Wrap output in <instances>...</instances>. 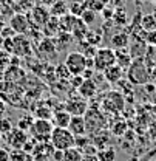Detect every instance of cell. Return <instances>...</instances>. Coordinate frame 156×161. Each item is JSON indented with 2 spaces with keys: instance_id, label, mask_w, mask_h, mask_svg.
<instances>
[{
  "instance_id": "obj_9",
  "label": "cell",
  "mask_w": 156,
  "mask_h": 161,
  "mask_svg": "<svg viewBox=\"0 0 156 161\" xmlns=\"http://www.w3.org/2000/svg\"><path fill=\"white\" fill-rule=\"evenodd\" d=\"M65 110L70 112L71 116H83L85 112L88 110V101L83 99L78 93V96H70L63 104Z\"/></svg>"
},
{
  "instance_id": "obj_46",
  "label": "cell",
  "mask_w": 156,
  "mask_h": 161,
  "mask_svg": "<svg viewBox=\"0 0 156 161\" xmlns=\"http://www.w3.org/2000/svg\"><path fill=\"white\" fill-rule=\"evenodd\" d=\"M0 161H11V155H9V150L2 147L0 146Z\"/></svg>"
},
{
  "instance_id": "obj_22",
  "label": "cell",
  "mask_w": 156,
  "mask_h": 161,
  "mask_svg": "<svg viewBox=\"0 0 156 161\" xmlns=\"http://www.w3.org/2000/svg\"><path fill=\"white\" fill-rule=\"evenodd\" d=\"M43 28V34H45V37H54V36H57L59 33H60V30H59V17H50L48 22L42 26Z\"/></svg>"
},
{
  "instance_id": "obj_38",
  "label": "cell",
  "mask_w": 156,
  "mask_h": 161,
  "mask_svg": "<svg viewBox=\"0 0 156 161\" xmlns=\"http://www.w3.org/2000/svg\"><path fill=\"white\" fill-rule=\"evenodd\" d=\"M14 127H13V124H11V121L6 119V118H3V119H0V133L5 136V135H8L11 130H13Z\"/></svg>"
},
{
  "instance_id": "obj_53",
  "label": "cell",
  "mask_w": 156,
  "mask_h": 161,
  "mask_svg": "<svg viewBox=\"0 0 156 161\" xmlns=\"http://www.w3.org/2000/svg\"><path fill=\"white\" fill-rule=\"evenodd\" d=\"M153 16H155V19H156V11H155V14H153Z\"/></svg>"
},
{
  "instance_id": "obj_15",
  "label": "cell",
  "mask_w": 156,
  "mask_h": 161,
  "mask_svg": "<svg viewBox=\"0 0 156 161\" xmlns=\"http://www.w3.org/2000/svg\"><path fill=\"white\" fill-rule=\"evenodd\" d=\"M78 93L87 101H91L93 98H96L98 95V84L94 82V79H83V82L80 84V87L78 88Z\"/></svg>"
},
{
  "instance_id": "obj_11",
  "label": "cell",
  "mask_w": 156,
  "mask_h": 161,
  "mask_svg": "<svg viewBox=\"0 0 156 161\" xmlns=\"http://www.w3.org/2000/svg\"><path fill=\"white\" fill-rule=\"evenodd\" d=\"M28 17H30V22H31L33 26L42 28V26L48 22V19L51 17V14H50V9H48L45 5H34V6L30 9Z\"/></svg>"
},
{
  "instance_id": "obj_12",
  "label": "cell",
  "mask_w": 156,
  "mask_h": 161,
  "mask_svg": "<svg viewBox=\"0 0 156 161\" xmlns=\"http://www.w3.org/2000/svg\"><path fill=\"white\" fill-rule=\"evenodd\" d=\"M28 138H30L28 132L20 130V129H17V127H14L8 135L3 136V141H6V144H8L9 149H22L23 144L28 141Z\"/></svg>"
},
{
  "instance_id": "obj_55",
  "label": "cell",
  "mask_w": 156,
  "mask_h": 161,
  "mask_svg": "<svg viewBox=\"0 0 156 161\" xmlns=\"http://www.w3.org/2000/svg\"><path fill=\"white\" fill-rule=\"evenodd\" d=\"M155 116H156V112H155Z\"/></svg>"
},
{
  "instance_id": "obj_23",
  "label": "cell",
  "mask_w": 156,
  "mask_h": 161,
  "mask_svg": "<svg viewBox=\"0 0 156 161\" xmlns=\"http://www.w3.org/2000/svg\"><path fill=\"white\" fill-rule=\"evenodd\" d=\"M76 19H78V17L73 16V14H70V13L65 14V16H62V17H59V30H60L62 33H70V34H71Z\"/></svg>"
},
{
  "instance_id": "obj_16",
  "label": "cell",
  "mask_w": 156,
  "mask_h": 161,
  "mask_svg": "<svg viewBox=\"0 0 156 161\" xmlns=\"http://www.w3.org/2000/svg\"><path fill=\"white\" fill-rule=\"evenodd\" d=\"M71 121V115L70 112L65 110V107H59L56 110H53V118H51V122L54 127H63V129H68V124Z\"/></svg>"
},
{
  "instance_id": "obj_18",
  "label": "cell",
  "mask_w": 156,
  "mask_h": 161,
  "mask_svg": "<svg viewBox=\"0 0 156 161\" xmlns=\"http://www.w3.org/2000/svg\"><path fill=\"white\" fill-rule=\"evenodd\" d=\"M68 130L74 135V136H82L87 135V125L83 116H71V121L68 124Z\"/></svg>"
},
{
  "instance_id": "obj_24",
  "label": "cell",
  "mask_w": 156,
  "mask_h": 161,
  "mask_svg": "<svg viewBox=\"0 0 156 161\" xmlns=\"http://www.w3.org/2000/svg\"><path fill=\"white\" fill-rule=\"evenodd\" d=\"M68 9H70V5L65 0H57L56 3H53L50 6V14L53 17H62V16H65V14L70 13Z\"/></svg>"
},
{
  "instance_id": "obj_42",
  "label": "cell",
  "mask_w": 156,
  "mask_h": 161,
  "mask_svg": "<svg viewBox=\"0 0 156 161\" xmlns=\"http://www.w3.org/2000/svg\"><path fill=\"white\" fill-rule=\"evenodd\" d=\"M82 82H83V76H82V75H76V76H71V78H70V84H71V87H73V88H76V90L80 87V84H82Z\"/></svg>"
},
{
  "instance_id": "obj_5",
  "label": "cell",
  "mask_w": 156,
  "mask_h": 161,
  "mask_svg": "<svg viewBox=\"0 0 156 161\" xmlns=\"http://www.w3.org/2000/svg\"><path fill=\"white\" fill-rule=\"evenodd\" d=\"M53 129H54V125H53L51 119H36L34 118L28 133L36 142H46L51 138Z\"/></svg>"
},
{
  "instance_id": "obj_35",
  "label": "cell",
  "mask_w": 156,
  "mask_h": 161,
  "mask_svg": "<svg viewBox=\"0 0 156 161\" xmlns=\"http://www.w3.org/2000/svg\"><path fill=\"white\" fill-rule=\"evenodd\" d=\"M80 19L83 20L88 26L90 25H93L94 22H96V19H98V14L96 13H93V11H90V9H85L83 13H82V16H80Z\"/></svg>"
},
{
  "instance_id": "obj_27",
  "label": "cell",
  "mask_w": 156,
  "mask_h": 161,
  "mask_svg": "<svg viewBox=\"0 0 156 161\" xmlns=\"http://www.w3.org/2000/svg\"><path fill=\"white\" fill-rule=\"evenodd\" d=\"M39 53L40 54H50V56H54L57 53V47L54 43V40L46 37L43 39L42 42L39 43Z\"/></svg>"
},
{
  "instance_id": "obj_1",
  "label": "cell",
  "mask_w": 156,
  "mask_h": 161,
  "mask_svg": "<svg viewBox=\"0 0 156 161\" xmlns=\"http://www.w3.org/2000/svg\"><path fill=\"white\" fill-rule=\"evenodd\" d=\"M150 78L152 71L144 58H136L132 60L130 67L127 68V79L132 85H145L147 82H150Z\"/></svg>"
},
{
  "instance_id": "obj_31",
  "label": "cell",
  "mask_w": 156,
  "mask_h": 161,
  "mask_svg": "<svg viewBox=\"0 0 156 161\" xmlns=\"http://www.w3.org/2000/svg\"><path fill=\"white\" fill-rule=\"evenodd\" d=\"M34 118L36 119H51L53 118V108L45 107V105H40L34 112Z\"/></svg>"
},
{
  "instance_id": "obj_33",
  "label": "cell",
  "mask_w": 156,
  "mask_h": 161,
  "mask_svg": "<svg viewBox=\"0 0 156 161\" xmlns=\"http://www.w3.org/2000/svg\"><path fill=\"white\" fill-rule=\"evenodd\" d=\"M33 121H34V116L33 115H25V116H22L19 121H17V129L20 130H25V132H28L30 130V127H31V124H33Z\"/></svg>"
},
{
  "instance_id": "obj_6",
  "label": "cell",
  "mask_w": 156,
  "mask_h": 161,
  "mask_svg": "<svg viewBox=\"0 0 156 161\" xmlns=\"http://www.w3.org/2000/svg\"><path fill=\"white\" fill-rule=\"evenodd\" d=\"M50 142H51L53 147L57 149V150H67V149L74 147L76 136H74L68 129H63V127H54L53 132H51Z\"/></svg>"
},
{
  "instance_id": "obj_56",
  "label": "cell",
  "mask_w": 156,
  "mask_h": 161,
  "mask_svg": "<svg viewBox=\"0 0 156 161\" xmlns=\"http://www.w3.org/2000/svg\"><path fill=\"white\" fill-rule=\"evenodd\" d=\"M155 161H156V160H155Z\"/></svg>"
},
{
  "instance_id": "obj_26",
  "label": "cell",
  "mask_w": 156,
  "mask_h": 161,
  "mask_svg": "<svg viewBox=\"0 0 156 161\" xmlns=\"http://www.w3.org/2000/svg\"><path fill=\"white\" fill-rule=\"evenodd\" d=\"M108 2L110 0H82L83 3V8L85 9H90L93 13H102V9H105L108 6Z\"/></svg>"
},
{
  "instance_id": "obj_43",
  "label": "cell",
  "mask_w": 156,
  "mask_h": 161,
  "mask_svg": "<svg viewBox=\"0 0 156 161\" xmlns=\"http://www.w3.org/2000/svg\"><path fill=\"white\" fill-rule=\"evenodd\" d=\"M8 62H9V56L5 51H0V71L5 70V67L8 65Z\"/></svg>"
},
{
  "instance_id": "obj_25",
  "label": "cell",
  "mask_w": 156,
  "mask_h": 161,
  "mask_svg": "<svg viewBox=\"0 0 156 161\" xmlns=\"http://www.w3.org/2000/svg\"><path fill=\"white\" fill-rule=\"evenodd\" d=\"M110 43H111V48H113V50L127 48L128 43H130V36H128L127 33H117V34H115V36H111Z\"/></svg>"
},
{
  "instance_id": "obj_45",
  "label": "cell",
  "mask_w": 156,
  "mask_h": 161,
  "mask_svg": "<svg viewBox=\"0 0 156 161\" xmlns=\"http://www.w3.org/2000/svg\"><path fill=\"white\" fill-rule=\"evenodd\" d=\"M147 133H148V136H150L152 140L156 141V121H153V122L148 124V127H147Z\"/></svg>"
},
{
  "instance_id": "obj_39",
  "label": "cell",
  "mask_w": 156,
  "mask_h": 161,
  "mask_svg": "<svg viewBox=\"0 0 156 161\" xmlns=\"http://www.w3.org/2000/svg\"><path fill=\"white\" fill-rule=\"evenodd\" d=\"M91 142V138L88 135H82V136H76V142H74V147H78L79 150H82L87 144Z\"/></svg>"
},
{
  "instance_id": "obj_10",
  "label": "cell",
  "mask_w": 156,
  "mask_h": 161,
  "mask_svg": "<svg viewBox=\"0 0 156 161\" xmlns=\"http://www.w3.org/2000/svg\"><path fill=\"white\" fill-rule=\"evenodd\" d=\"M31 22H30V17L28 14L25 13H16L11 16L9 19V28L13 30V33L16 34H28L30 30H31Z\"/></svg>"
},
{
  "instance_id": "obj_14",
  "label": "cell",
  "mask_w": 156,
  "mask_h": 161,
  "mask_svg": "<svg viewBox=\"0 0 156 161\" xmlns=\"http://www.w3.org/2000/svg\"><path fill=\"white\" fill-rule=\"evenodd\" d=\"M124 75H125V70H124V68H121L117 64L111 65V67H108V68L102 73L104 80H105L107 84H110V85L119 84V82L122 80V78H124Z\"/></svg>"
},
{
  "instance_id": "obj_8",
  "label": "cell",
  "mask_w": 156,
  "mask_h": 161,
  "mask_svg": "<svg viewBox=\"0 0 156 161\" xmlns=\"http://www.w3.org/2000/svg\"><path fill=\"white\" fill-rule=\"evenodd\" d=\"M31 40L28 39V34H16L11 37V53L17 58H28L33 51Z\"/></svg>"
},
{
  "instance_id": "obj_32",
  "label": "cell",
  "mask_w": 156,
  "mask_h": 161,
  "mask_svg": "<svg viewBox=\"0 0 156 161\" xmlns=\"http://www.w3.org/2000/svg\"><path fill=\"white\" fill-rule=\"evenodd\" d=\"M54 75H56V78H57V79H62V80H70V78H71V73H70V70L67 68L65 62L56 65Z\"/></svg>"
},
{
  "instance_id": "obj_44",
  "label": "cell",
  "mask_w": 156,
  "mask_h": 161,
  "mask_svg": "<svg viewBox=\"0 0 156 161\" xmlns=\"http://www.w3.org/2000/svg\"><path fill=\"white\" fill-rule=\"evenodd\" d=\"M145 42L150 45V47H156V30L147 33V37H145Z\"/></svg>"
},
{
  "instance_id": "obj_54",
  "label": "cell",
  "mask_w": 156,
  "mask_h": 161,
  "mask_svg": "<svg viewBox=\"0 0 156 161\" xmlns=\"http://www.w3.org/2000/svg\"><path fill=\"white\" fill-rule=\"evenodd\" d=\"M45 161H51V160H45Z\"/></svg>"
},
{
  "instance_id": "obj_21",
  "label": "cell",
  "mask_w": 156,
  "mask_h": 161,
  "mask_svg": "<svg viewBox=\"0 0 156 161\" xmlns=\"http://www.w3.org/2000/svg\"><path fill=\"white\" fill-rule=\"evenodd\" d=\"M88 34V25L83 22V20L78 17L76 22H74V26H73V31H71V36L73 39H78V40H83Z\"/></svg>"
},
{
  "instance_id": "obj_30",
  "label": "cell",
  "mask_w": 156,
  "mask_h": 161,
  "mask_svg": "<svg viewBox=\"0 0 156 161\" xmlns=\"http://www.w3.org/2000/svg\"><path fill=\"white\" fill-rule=\"evenodd\" d=\"M82 152L79 150L78 147H71L63 150V160L62 161H82Z\"/></svg>"
},
{
  "instance_id": "obj_40",
  "label": "cell",
  "mask_w": 156,
  "mask_h": 161,
  "mask_svg": "<svg viewBox=\"0 0 156 161\" xmlns=\"http://www.w3.org/2000/svg\"><path fill=\"white\" fill-rule=\"evenodd\" d=\"M14 2H16V5H19L22 13H23V11H30V9L34 6V2H33V0H14Z\"/></svg>"
},
{
  "instance_id": "obj_3",
  "label": "cell",
  "mask_w": 156,
  "mask_h": 161,
  "mask_svg": "<svg viewBox=\"0 0 156 161\" xmlns=\"http://www.w3.org/2000/svg\"><path fill=\"white\" fill-rule=\"evenodd\" d=\"M100 108L104 113H113L119 115L124 112L125 108V96L122 92L119 90H110L104 95V98L100 101Z\"/></svg>"
},
{
  "instance_id": "obj_50",
  "label": "cell",
  "mask_w": 156,
  "mask_h": 161,
  "mask_svg": "<svg viewBox=\"0 0 156 161\" xmlns=\"http://www.w3.org/2000/svg\"><path fill=\"white\" fill-rule=\"evenodd\" d=\"M57 0H40V3L42 5H45V6H51L53 3H56Z\"/></svg>"
},
{
  "instance_id": "obj_36",
  "label": "cell",
  "mask_w": 156,
  "mask_h": 161,
  "mask_svg": "<svg viewBox=\"0 0 156 161\" xmlns=\"http://www.w3.org/2000/svg\"><path fill=\"white\" fill-rule=\"evenodd\" d=\"M68 11H70V14H73V16H76V17H80L82 13L85 11L83 3H82V2H74V3H71Z\"/></svg>"
},
{
  "instance_id": "obj_49",
  "label": "cell",
  "mask_w": 156,
  "mask_h": 161,
  "mask_svg": "<svg viewBox=\"0 0 156 161\" xmlns=\"http://www.w3.org/2000/svg\"><path fill=\"white\" fill-rule=\"evenodd\" d=\"M82 161H99L98 155H83Z\"/></svg>"
},
{
  "instance_id": "obj_47",
  "label": "cell",
  "mask_w": 156,
  "mask_h": 161,
  "mask_svg": "<svg viewBox=\"0 0 156 161\" xmlns=\"http://www.w3.org/2000/svg\"><path fill=\"white\" fill-rule=\"evenodd\" d=\"M51 160L53 161H62L63 160V150L54 149V152H53V155H51Z\"/></svg>"
},
{
  "instance_id": "obj_48",
  "label": "cell",
  "mask_w": 156,
  "mask_h": 161,
  "mask_svg": "<svg viewBox=\"0 0 156 161\" xmlns=\"http://www.w3.org/2000/svg\"><path fill=\"white\" fill-rule=\"evenodd\" d=\"M102 17L105 20L108 19H113V11H110L108 8H105V9H102Z\"/></svg>"
},
{
  "instance_id": "obj_29",
  "label": "cell",
  "mask_w": 156,
  "mask_h": 161,
  "mask_svg": "<svg viewBox=\"0 0 156 161\" xmlns=\"http://www.w3.org/2000/svg\"><path fill=\"white\" fill-rule=\"evenodd\" d=\"M141 28L145 31V33H150L156 30V19L153 14H144L141 17Z\"/></svg>"
},
{
  "instance_id": "obj_7",
  "label": "cell",
  "mask_w": 156,
  "mask_h": 161,
  "mask_svg": "<svg viewBox=\"0 0 156 161\" xmlns=\"http://www.w3.org/2000/svg\"><path fill=\"white\" fill-rule=\"evenodd\" d=\"M116 64V53L113 48H98L93 58V68L96 73H104L108 67Z\"/></svg>"
},
{
  "instance_id": "obj_19",
  "label": "cell",
  "mask_w": 156,
  "mask_h": 161,
  "mask_svg": "<svg viewBox=\"0 0 156 161\" xmlns=\"http://www.w3.org/2000/svg\"><path fill=\"white\" fill-rule=\"evenodd\" d=\"M108 132L111 133V136H116V138H121L127 133L128 130V125L124 119H116V121H110L108 125H107Z\"/></svg>"
},
{
  "instance_id": "obj_37",
  "label": "cell",
  "mask_w": 156,
  "mask_h": 161,
  "mask_svg": "<svg viewBox=\"0 0 156 161\" xmlns=\"http://www.w3.org/2000/svg\"><path fill=\"white\" fill-rule=\"evenodd\" d=\"M9 155H11V161H25L28 153H25L22 149H11Z\"/></svg>"
},
{
  "instance_id": "obj_20",
  "label": "cell",
  "mask_w": 156,
  "mask_h": 161,
  "mask_svg": "<svg viewBox=\"0 0 156 161\" xmlns=\"http://www.w3.org/2000/svg\"><path fill=\"white\" fill-rule=\"evenodd\" d=\"M115 53H116V64L121 68H124V70L127 71V68L130 67V64H132V60H133V56H132L128 47H127V48L115 50Z\"/></svg>"
},
{
  "instance_id": "obj_13",
  "label": "cell",
  "mask_w": 156,
  "mask_h": 161,
  "mask_svg": "<svg viewBox=\"0 0 156 161\" xmlns=\"http://www.w3.org/2000/svg\"><path fill=\"white\" fill-rule=\"evenodd\" d=\"M54 152V147L50 141L46 142H37L34 150H33V158L36 161H45V160H51V155Z\"/></svg>"
},
{
  "instance_id": "obj_2",
  "label": "cell",
  "mask_w": 156,
  "mask_h": 161,
  "mask_svg": "<svg viewBox=\"0 0 156 161\" xmlns=\"http://www.w3.org/2000/svg\"><path fill=\"white\" fill-rule=\"evenodd\" d=\"M85 119V125H87V135L93 136L98 132L107 129L108 125V118L107 115L100 110V108H94V107H88V110L83 115Z\"/></svg>"
},
{
  "instance_id": "obj_41",
  "label": "cell",
  "mask_w": 156,
  "mask_h": 161,
  "mask_svg": "<svg viewBox=\"0 0 156 161\" xmlns=\"http://www.w3.org/2000/svg\"><path fill=\"white\" fill-rule=\"evenodd\" d=\"M113 19H115V22H117L119 25H125V22H127L125 9H119L116 13H113Z\"/></svg>"
},
{
  "instance_id": "obj_52",
  "label": "cell",
  "mask_w": 156,
  "mask_h": 161,
  "mask_svg": "<svg viewBox=\"0 0 156 161\" xmlns=\"http://www.w3.org/2000/svg\"><path fill=\"white\" fill-rule=\"evenodd\" d=\"M2 144H3V135L0 133V146H2Z\"/></svg>"
},
{
  "instance_id": "obj_4",
  "label": "cell",
  "mask_w": 156,
  "mask_h": 161,
  "mask_svg": "<svg viewBox=\"0 0 156 161\" xmlns=\"http://www.w3.org/2000/svg\"><path fill=\"white\" fill-rule=\"evenodd\" d=\"M65 65L70 70L71 76L82 75L87 68H93V59H87L82 51H71L65 58Z\"/></svg>"
},
{
  "instance_id": "obj_34",
  "label": "cell",
  "mask_w": 156,
  "mask_h": 161,
  "mask_svg": "<svg viewBox=\"0 0 156 161\" xmlns=\"http://www.w3.org/2000/svg\"><path fill=\"white\" fill-rule=\"evenodd\" d=\"M85 40H87V43H88V45L98 47L99 42L102 40V34H100V33H98V31H88V34H87Z\"/></svg>"
},
{
  "instance_id": "obj_51",
  "label": "cell",
  "mask_w": 156,
  "mask_h": 161,
  "mask_svg": "<svg viewBox=\"0 0 156 161\" xmlns=\"http://www.w3.org/2000/svg\"><path fill=\"white\" fill-rule=\"evenodd\" d=\"M152 102L156 105V93H153V96H152Z\"/></svg>"
},
{
  "instance_id": "obj_28",
  "label": "cell",
  "mask_w": 156,
  "mask_h": 161,
  "mask_svg": "<svg viewBox=\"0 0 156 161\" xmlns=\"http://www.w3.org/2000/svg\"><path fill=\"white\" fill-rule=\"evenodd\" d=\"M116 149L113 146H108L105 149H100L98 150V158L99 161H116Z\"/></svg>"
},
{
  "instance_id": "obj_17",
  "label": "cell",
  "mask_w": 156,
  "mask_h": 161,
  "mask_svg": "<svg viewBox=\"0 0 156 161\" xmlns=\"http://www.w3.org/2000/svg\"><path fill=\"white\" fill-rule=\"evenodd\" d=\"M90 138H91V142L98 147V150L111 146V133L108 132V129L100 130V132H98L96 135H93V136H90Z\"/></svg>"
}]
</instances>
